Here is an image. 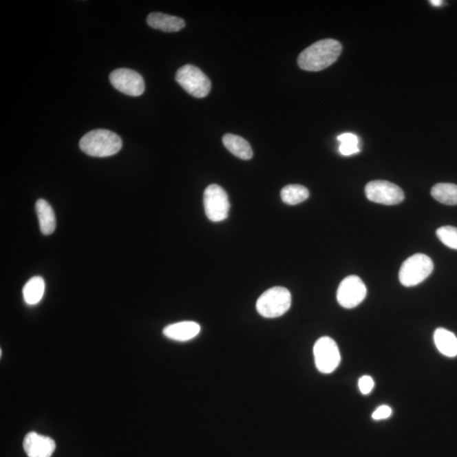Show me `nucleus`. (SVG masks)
<instances>
[{
    "instance_id": "20",
    "label": "nucleus",
    "mask_w": 457,
    "mask_h": 457,
    "mask_svg": "<svg viewBox=\"0 0 457 457\" xmlns=\"http://www.w3.org/2000/svg\"><path fill=\"white\" fill-rule=\"evenodd\" d=\"M436 235L444 245L451 249L457 250V228L454 226H442L438 228Z\"/></svg>"
},
{
    "instance_id": "24",
    "label": "nucleus",
    "mask_w": 457,
    "mask_h": 457,
    "mask_svg": "<svg viewBox=\"0 0 457 457\" xmlns=\"http://www.w3.org/2000/svg\"><path fill=\"white\" fill-rule=\"evenodd\" d=\"M339 151L342 156H350L360 152L359 146L341 145Z\"/></svg>"
},
{
    "instance_id": "7",
    "label": "nucleus",
    "mask_w": 457,
    "mask_h": 457,
    "mask_svg": "<svg viewBox=\"0 0 457 457\" xmlns=\"http://www.w3.org/2000/svg\"><path fill=\"white\" fill-rule=\"evenodd\" d=\"M204 204L206 216L213 222H220L228 218L231 205L222 187L213 184L206 188Z\"/></svg>"
},
{
    "instance_id": "10",
    "label": "nucleus",
    "mask_w": 457,
    "mask_h": 457,
    "mask_svg": "<svg viewBox=\"0 0 457 457\" xmlns=\"http://www.w3.org/2000/svg\"><path fill=\"white\" fill-rule=\"evenodd\" d=\"M110 83L118 91L125 94L138 97L145 93V83L139 73L130 69H117L110 73Z\"/></svg>"
},
{
    "instance_id": "4",
    "label": "nucleus",
    "mask_w": 457,
    "mask_h": 457,
    "mask_svg": "<svg viewBox=\"0 0 457 457\" xmlns=\"http://www.w3.org/2000/svg\"><path fill=\"white\" fill-rule=\"evenodd\" d=\"M434 263L429 256L416 253L404 262L399 272L401 285L412 287L419 285L432 274Z\"/></svg>"
},
{
    "instance_id": "18",
    "label": "nucleus",
    "mask_w": 457,
    "mask_h": 457,
    "mask_svg": "<svg viewBox=\"0 0 457 457\" xmlns=\"http://www.w3.org/2000/svg\"><path fill=\"white\" fill-rule=\"evenodd\" d=\"M431 195L440 204L457 205V185H455V184H436L431 190Z\"/></svg>"
},
{
    "instance_id": "6",
    "label": "nucleus",
    "mask_w": 457,
    "mask_h": 457,
    "mask_svg": "<svg viewBox=\"0 0 457 457\" xmlns=\"http://www.w3.org/2000/svg\"><path fill=\"white\" fill-rule=\"evenodd\" d=\"M316 368L320 373L331 374L341 363V353L332 338L323 337L316 341L313 348Z\"/></svg>"
},
{
    "instance_id": "15",
    "label": "nucleus",
    "mask_w": 457,
    "mask_h": 457,
    "mask_svg": "<svg viewBox=\"0 0 457 457\" xmlns=\"http://www.w3.org/2000/svg\"><path fill=\"white\" fill-rule=\"evenodd\" d=\"M434 341L438 352L448 357L457 356V337L455 334L444 328H438L434 331Z\"/></svg>"
},
{
    "instance_id": "5",
    "label": "nucleus",
    "mask_w": 457,
    "mask_h": 457,
    "mask_svg": "<svg viewBox=\"0 0 457 457\" xmlns=\"http://www.w3.org/2000/svg\"><path fill=\"white\" fill-rule=\"evenodd\" d=\"M176 81L184 90L195 98H205L211 90V82L209 77L193 65L180 67L176 72Z\"/></svg>"
},
{
    "instance_id": "9",
    "label": "nucleus",
    "mask_w": 457,
    "mask_h": 457,
    "mask_svg": "<svg viewBox=\"0 0 457 457\" xmlns=\"http://www.w3.org/2000/svg\"><path fill=\"white\" fill-rule=\"evenodd\" d=\"M367 296V287L357 275H349L341 282L337 301L342 308L352 309L362 304Z\"/></svg>"
},
{
    "instance_id": "25",
    "label": "nucleus",
    "mask_w": 457,
    "mask_h": 457,
    "mask_svg": "<svg viewBox=\"0 0 457 457\" xmlns=\"http://www.w3.org/2000/svg\"><path fill=\"white\" fill-rule=\"evenodd\" d=\"M430 3H432L434 6H440L442 5V1H440V0H432Z\"/></svg>"
},
{
    "instance_id": "13",
    "label": "nucleus",
    "mask_w": 457,
    "mask_h": 457,
    "mask_svg": "<svg viewBox=\"0 0 457 457\" xmlns=\"http://www.w3.org/2000/svg\"><path fill=\"white\" fill-rule=\"evenodd\" d=\"M147 21L151 28L165 32H179L186 25L182 18L160 12L151 13Z\"/></svg>"
},
{
    "instance_id": "8",
    "label": "nucleus",
    "mask_w": 457,
    "mask_h": 457,
    "mask_svg": "<svg viewBox=\"0 0 457 457\" xmlns=\"http://www.w3.org/2000/svg\"><path fill=\"white\" fill-rule=\"evenodd\" d=\"M365 194L368 200L376 204L396 205L404 200L405 195L401 188L387 180H374L367 184Z\"/></svg>"
},
{
    "instance_id": "12",
    "label": "nucleus",
    "mask_w": 457,
    "mask_h": 457,
    "mask_svg": "<svg viewBox=\"0 0 457 457\" xmlns=\"http://www.w3.org/2000/svg\"><path fill=\"white\" fill-rule=\"evenodd\" d=\"M201 327L196 322L183 321L169 324L164 328L163 333L171 340L185 342L193 340L200 333Z\"/></svg>"
},
{
    "instance_id": "17",
    "label": "nucleus",
    "mask_w": 457,
    "mask_h": 457,
    "mask_svg": "<svg viewBox=\"0 0 457 457\" xmlns=\"http://www.w3.org/2000/svg\"><path fill=\"white\" fill-rule=\"evenodd\" d=\"M44 293H45V282L40 276H35L29 279L22 290L24 301L28 305L38 304L42 300Z\"/></svg>"
},
{
    "instance_id": "19",
    "label": "nucleus",
    "mask_w": 457,
    "mask_h": 457,
    "mask_svg": "<svg viewBox=\"0 0 457 457\" xmlns=\"http://www.w3.org/2000/svg\"><path fill=\"white\" fill-rule=\"evenodd\" d=\"M281 197L285 204L297 205L307 200L309 198V191L304 186L288 185L281 190Z\"/></svg>"
},
{
    "instance_id": "2",
    "label": "nucleus",
    "mask_w": 457,
    "mask_h": 457,
    "mask_svg": "<svg viewBox=\"0 0 457 457\" xmlns=\"http://www.w3.org/2000/svg\"><path fill=\"white\" fill-rule=\"evenodd\" d=\"M79 146L81 150L87 156L105 158L119 152L123 147V141L114 132L98 129L83 136Z\"/></svg>"
},
{
    "instance_id": "1",
    "label": "nucleus",
    "mask_w": 457,
    "mask_h": 457,
    "mask_svg": "<svg viewBox=\"0 0 457 457\" xmlns=\"http://www.w3.org/2000/svg\"><path fill=\"white\" fill-rule=\"evenodd\" d=\"M341 50V44L337 40H320L302 51L298 57V65L307 72L323 71L338 60Z\"/></svg>"
},
{
    "instance_id": "14",
    "label": "nucleus",
    "mask_w": 457,
    "mask_h": 457,
    "mask_svg": "<svg viewBox=\"0 0 457 457\" xmlns=\"http://www.w3.org/2000/svg\"><path fill=\"white\" fill-rule=\"evenodd\" d=\"M35 209L42 233L45 235H52L56 228V218L52 207L44 199H39L36 202Z\"/></svg>"
},
{
    "instance_id": "23",
    "label": "nucleus",
    "mask_w": 457,
    "mask_h": 457,
    "mask_svg": "<svg viewBox=\"0 0 457 457\" xmlns=\"http://www.w3.org/2000/svg\"><path fill=\"white\" fill-rule=\"evenodd\" d=\"M337 139L341 145L359 146V139L355 134H343Z\"/></svg>"
},
{
    "instance_id": "11",
    "label": "nucleus",
    "mask_w": 457,
    "mask_h": 457,
    "mask_svg": "<svg viewBox=\"0 0 457 457\" xmlns=\"http://www.w3.org/2000/svg\"><path fill=\"white\" fill-rule=\"evenodd\" d=\"M23 447L28 457H51L56 445L53 438L30 432L24 438Z\"/></svg>"
},
{
    "instance_id": "3",
    "label": "nucleus",
    "mask_w": 457,
    "mask_h": 457,
    "mask_svg": "<svg viewBox=\"0 0 457 457\" xmlns=\"http://www.w3.org/2000/svg\"><path fill=\"white\" fill-rule=\"evenodd\" d=\"M291 295L285 287L276 286L262 294L257 301L256 308L261 316L267 319L281 317L289 310Z\"/></svg>"
},
{
    "instance_id": "22",
    "label": "nucleus",
    "mask_w": 457,
    "mask_h": 457,
    "mask_svg": "<svg viewBox=\"0 0 457 457\" xmlns=\"http://www.w3.org/2000/svg\"><path fill=\"white\" fill-rule=\"evenodd\" d=\"M392 414V409L389 407V405H383L381 407H379L374 412L372 418L374 420H383L389 418Z\"/></svg>"
},
{
    "instance_id": "16",
    "label": "nucleus",
    "mask_w": 457,
    "mask_h": 457,
    "mask_svg": "<svg viewBox=\"0 0 457 457\" xmlns=\"http://www.w3.org/2000/svg\"><path fill=\"white\" fill-rule=\"evenodd\" d=\"M223 143L224 147L239 158L243 160H249L253 156L252 147L248 142L241 136L234 134H226L223 136Z\"/></svg>"
},
{
    "instance_id": "21",
    "label": "nucleus",
    "mask_w": 457,
    "mask_h": 457,
    "mask_svg": "<svg viewBox=\"0 0 457 457\" xmlns=\"http://www.w3.org/2000/svg\"><path fill=\"white\" fill-rule=\"evenodd\" d=\"M359 387L360 392H362L363 395H368V394H370L372 390H373L374 387L373 378L368 375L363 376V377H361L359 379Z\"/></svg>"
}]
</instances>
